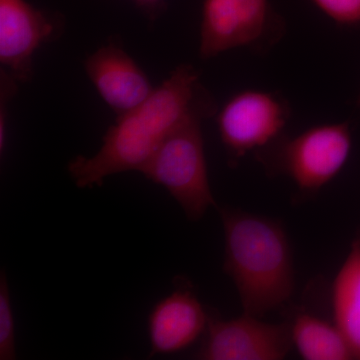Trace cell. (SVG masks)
<instances>
[{
  "label": "cell",
  "instance_id": "15",
  "mask_svg": "<svg viewBox=\"0 0 360 360\" xmlns=\"http://www.w3.org/2000/svg\"><path fill=\"white\" fill-rule=\"evenodd\" d=\"M20 82L15 79L6 70L1 68L0 75V153L4 155L6 146L7 135V108L11 98L15 96L18 90Z\"/></svg>",
  "mask_w": 360,
  "mask_h": 360
},
{
  "label": "cell",
  "instance_id": "3",
  "mask_svg": "<svg viewBox=\"0 0 360 360\" xmlns=\"http://www.w3.org/2000/svg\"><path fill=\"white\" fill-rule=\"evenodd\" d=\"M217 113V103L193 111L139 170L150 181L165 187L193 221L217 206L208 179L202 134V122Z\"/></svg>",
  "mask_w": 360,
  "mask_h": 360
},
{
  "label": "cell",
  "instance_id": "2",
  "mask_svg": "<svg viewBox=\"0 0 360 360\" xmlns=\"http://www.w3.org/2000/svg\"><path fill=\"white\" fill-rule=\"evenodd\" d=\"M224 269L236 285L243 314L262 317L290 300L295 269L283 225L269 217L224 207Z\"/></svg>",
  "mask_w": 360,
  "mask_h": 360
},
{
  "label": "cell",
  "instance_id": "13",
  "mask_svg": "<svg viewBox=\"0 0 360 360\" xmlns=\"http://www.w3.org/2000/svg\"><path fill=\"white\" fill-rule=\"evenodd\" d=\"M15 328L6 269L0 274V359H15Z\"/></svg>",
  "mask_w": 360,
  "mask_h": 360
},
{
  "label": "cell",
  "instance_id": "10",
  "mask_svg": "<svg viewBox=\"0 0 360 360\" xmlns=\"http://www.w3.org/2000/svg\"><path fill=\"white\" fill-rule=\"evenodd\" d=\"M207 322L208 315L193 291L177 288L149 315L150 355L174 354L188 347L200 338Z\"/></svg>",
  "mask_w": 360,
  "mask_h": 360
},
{
  "label": "cell",
  "instance_id": "17",
  "mask_svg": "<svg viewBox=\"0 0 360 360\" xmlns=\"http://www.w3.org/2000/svg\"><path fill=\"white\" fill-rule=\"evenodd\" d=\"M357 106H359V108H360V94L359 97V101H357Z\"/></svg>",
  "mask_w": 360,
  "mask_h": 360
},
{
  "label": "cell",
  "instance_id": "16",
  "mask_svg": "<svg viewBox=\"0 0 360 360\" xmlns=\"http://www.w3.org/2000/svg\"><path fill=\"white\" fill-rule=\"evenodd\" d=\"M137 8L151 22H155L167 11V0H132Z\"/></svg>",
  "mask_w": 360,
  "mask_h": 360
},
{
  "label": "cell",
  "instance_id": "1",
  "mask_svg": "<svg viewBox=\"0 0 360 360\" xmlns=\"http://www.w3.org/2000/svg\"><path fill=\"white\" fill-rule=\"evenodd\" d=\"M214 103L200 82V71L188 63L177 66L143 103L116 117L96 155H77L70 161L71 179L79 188H92L103 186L111 175L139 172L180 123Z\"/></svg>",
  "mask_w": 360,
  "mask_h": 360
},
{
  "label": "cell",
  "instance_id": "12",
  "mask_svg": "<svg viewBox=\"0 0 360 360\" xmlns=\"http://www.w3.org/2000/svg\"><path fill=\"white\" fill-rule=\"evenodd\" d=\"M290 331L292 343L303 359H354L347 340L335 324L302 314L295 317Z\"/></svg>",
  "mask_w": 360,
  "mask_h": 360
},
{
  "label": "cell",
  "instance_id": "7",
  "mask_svg": "<svg viewBox=\"0 0 360 360\" xmlns=\"http://www.w3.org/2000/svg\"><path fill=\"white\" fill-rule=\"evenodd\" d=\"M206 329L198 359L281 360L293 345L290 326L267 323L250 314L229 321L208 316Z\"/></svg>",
  "mask_w": 360,
  "mask_h": 360
},
{
  "label": "cell",
  "instance_id": "11",
  "mask_svg": "<svg viewBox=\"0 0 360 360\" xmlns=\"http://www.w3.org/2000/svg\"><path fill=\"white\" fill-rule=\"evenodd\" d=\"M335 324L347 340L354 359H360V238L336 274L333 286Z\"/></svg>",
  "mask_w": 360,
  "mask_h": 360
},
{
  "label": "cell",
  "instance_id": "9",
  "mask_svg": "<svg viewBox=\"0 0 360 360\" xmlns=\"http://www.w3.org/2000/svg\"><path fill=\"white\" fill-rule=\"evenodd\" d=\"M84 70L117 117L134 110L155 89L141 66L115 41L103 45L89 56Z\"/></svg>",
  "mask_w": 360,
  "mask_h": 360
},
{
  "label": "cell",
  "instance_id": "4",
  "mask_svg": "<svg viewBox=\"0 0 360 360\" xmlns=\"http://www.w3.org/2000/svg\"><path fill=\"white\" fill-rule=\"evenodd\" d=\"M284 32L269 0H203L200 56L217 58L239 47L270 46Z\"/></svg>",
  "mask_w": 360,
  "mask_h": 360
},
{
  "label": "cell",
  "instance_id": "5",
  "mask_svg": "<svg viewBox=\"0 0 360 360\" xmlns=\"http://www.w3.org/2000/svg\"><path fill=\"white\" fill-rule=\"evenodd\" d=\"M290 108L276 92L243 90L217 113L220 139L232 161L278 139L288 124Z\"/></svg>",
  "mask_w": 360,
  "mask_h": 360
},
{
  "label": "cell",
  "instance_id": "14",
  "mask_svg": "<svg viewBox=\"0 0 360 360\" xmlns=\"http://www.w3.org/2000/svg\"><path fill=\"white\" fill-rule=\"evenodd\" d=\"M315 6L340 25L360 23V0H312Z\"/></svg>",
  "mask_w": 360,
  "mask_h": 360
},
{
  "label": "cell",
  "instance_id": "6",
  "mask_svg": "<svg viewBox=\"0 0 360 360\" xmlns=\"http://www.w3.org/2000/svg\"><path fill=\"white\" fill-rule=\"evenodd\" d=\"M347 122L329 123L281 141L277 167L303 191H317L340 174L352 150Z\"/></svg>",
  "mask_w": 360,
  "mask_h": 360
},
{
  "label": "cell",
  "instance_id": "8",
  "mask_svg": "<svg viewBox=\"0 0 360 360\" xmlns=\"http://www.w3.org/2000/svg\"><path fill=\"white\" fill-rule=\"evenodd\" d=\"M63 18L26 0H0V63L20 84L34 75L33 58L42 45L63 33Z\"/></svg>",
  "mask_w": 360,
  "mask_h": 360
}]
</instances>
